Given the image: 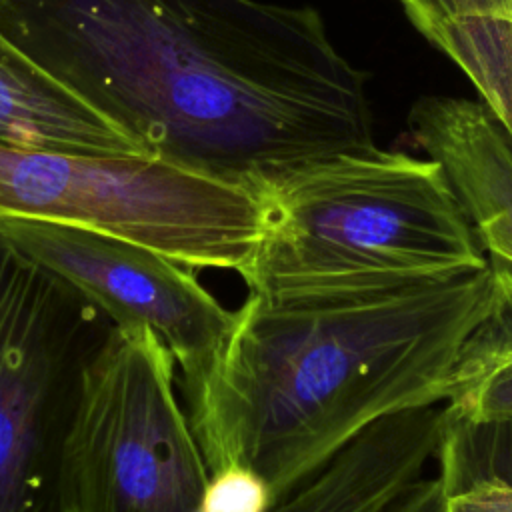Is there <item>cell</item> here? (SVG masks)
<instances>
[{"label": "cell", "mask_w": 512, "mask_h": 512, "mask_svg": "<svg viewBox=\"0 0 512 512\" xmlns=\"http://www.w3.org/2000/svg\"><path fill=\"white\" fill-rule=\"evenodd\" d=\"M0 30L146 156L258 198L374 146L366 74L310 6L0 0Z\"/></svg>", "instance_id": "1"}, {"label": "cell", "mask_w": 512, "mask_h": 512, "mask_svg": "<svg viewBox=\"0 0 512 512\" xmlns=\"http://www.w3.org/2000/svg\"><path fill=\"white\" fill-rule=\"evenodd\" d=\"M504 288L494 262L316 304L248 294L186 412L210 474L242 466L272 502L372 424L444 404L462 342Z\"/></svg>", "instance_id": "2"}, {"label": "cell", "mask_w": 512, "mask_h": 512, "mask_svg": "<svg viewBox=\"0 0 512 512\" xmlns=\"http://www.w3.org/2000/svg\"><path fill=\"white\" fill-rule=\"evenodd\" d=\"M260 202V236L238 276L270 304L390 292L490 264L432 158L374 144L290 174Z\"/></svg>", "instance_id": "3"}, {"label": "cell", "mask_w": 512, "mask_h": 512, "mask_svg": "<svg viewBox=\"0 0 512 512\" xmlns=\"http://www.w3.org/2000/svg\"><path fill=\"white\" fill-rule=\"evenodd\" d=\"M114 328L0 228V512H74L72 438Z\"/></svg>", "instance_id": "4"}, {"label": "cell", "mask_w": 512, "mask_h": 512, "mask_svg": "<svg viewBox=\"0 0 512 512\" xmlns=\"http://www.w3.org/2000/svg\"><path fill=\"white\" fill-rule=\"evenodd\" d=\"M118 236L194 270L240 274L262 228L252 192L142 154H82L0 138V220Z\"/></svg>", "instance_id": "5"}, {"label": "cell", "mask_w": 512, "mask_h": 512, "mask_svg": "<svg viewBox=\"0 0 512 512\" xmlns=\"http://www.w3.org/2000/svg\"><path fill=\"white\" fill-rule=\"evenodd\" d=\"M178 386L166 344L116 324L72 438L74 512H202L210 470Z\"/></svg>", "instance_id": "6"}, {"label": "cell", "mask_w": 512, "mask_h": 512, "mask_svg": "<svg viewBox=\"0 0 512 512\" xmlns=\"http://www.w3.org/2000/svg\"><path fill=\"white\" fill-rule=\"evenodd\" d=\"M8 238L64 278L116 324L144 326L170 350L182 392L194 390L224 346L236 310L224 308L194 268L142 244L38 220H0Z\"/></svg>", "instance_id": "7"}, {"label": "cell", "mask_w": 512, "mask_h": 512, "mask_svg": "<svg viewBox=\"0 0 512 512\" xmlns=\"http://www.w3.org/2000/svg\"><path fill=\"white\" fill-rule=\"evenodd\" d=\"M0 138L82 154H144L110 118L0 30Z\"/></svg>", "instance_id": "8"}, {"label": "cell", "mask_w": 512, "mask_h": 512, "mask_svg": "<svg viewBox=\"0 0 512 512\" xmlns=\"http://www.w3.org/2000/svg\"><path fill=\"white\" fill-rule=\"evenodd\" d=\"M408 482L400 456L364 434L274 500L268 512H382Z\"/></svg>", "instance_id": "9"}, {"label": "cell", "mask_w": 512, "mask_h": 512, "mask_svg": "<svg viewBox=\"0 0 512 512\" xmlns=\"http://www.w3.org/2000/svg\"><path fill=\"white\" fill-rule=\"evenodd\" d=\"M500 268L502 294L466 336L450 372L444 406L454 420L512 418V276Z\"/></svg>", "instance_id": "10"}, {"label": "cell", "mask_w": 512, "mask_h": 512, "mask_svg": "<svg viewBox=\"0 0 512 512\" xmlns=\"http://www.w3.org/2000/svg\"><path fill=\"white\" fill-rule=\"evenodd\" d=\"M474 82L512 140V18L468 16L422 32Z\"/></svg>", "instance_id": "11"}, {"label": "cell", "mask_w": 512, "mask_h": 512, "mask_svg": "<svg viewBox=\"0 0 512 512\" xmlns=\"http://www.w3.org/2000/svg\"><path fill=\"white\" fill-rule=\"evenodd\" d=\"M436 462L446 496L488 484L512 488V418L466 422L446 412Z\"/></svg>", "instance_id": "12"}, {"label": "cell", "mask_w": 512, "mask_h": 512, "mask_svg": "<svg viewBox=\"0 0 512 512\" xmlns=\"http://www.w3.org/2000/svg\"><path fill=\"white\" fill-rule=\"evenodd\" d=\"M272 494L264 480L242 466L210 474L202 512H268Z\"/></svg>", "instance_id": "13"}, {"label": "cell", "mask_w": 512, "mask_h": 512, "mask_svg": "<svg viewBox=\"0 0 512 512\" xmlns=\"http://www.w3.org/2000/svg\"><path fill=\"white\" fill-rule=\"evenodd\" d=\"M412 24L428 28L468 16H506L512 18V0H400Z\"/></svg>", "instance_id": "14"}, {"label": "cell", "mask_w": 512, "mask_h": 512, "mask_svg": "<svg viewBox=\"0 0 512 512\" xmlns=\"http://www.w3.org/2000/svg\"><path fill=\"white\" fill-rule=\"evenodd\" d=\"M446 490L438 474H424L404 488L382 512H446Z\"/></svg>", "instance_id": "15"}, {"label": "cell", "mask_w": 512, "mask_h": 512, "mask_svg": "<svg viewBox=\"0 0 512 512\" xmlns=\"http://www.w3.org/2000/svg\"><path fill=\"white\" fill-rule=\"evenodd\" d=\"M446 512H512V488L488 484L448 496Z\"/></svg>", "instance_id": "16"}]
</instances>
